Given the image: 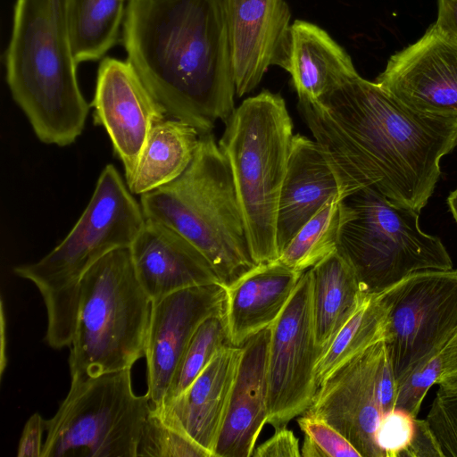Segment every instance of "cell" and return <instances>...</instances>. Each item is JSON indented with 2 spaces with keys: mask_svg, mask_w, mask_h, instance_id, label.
Segmentation results:
<instances>
[{
  "mask_svg": "<svg viewBox=\"0 0 457 457\" xmlns=\"http://www.w3.org/2000/svg\"><path fill=\"white\" fill-rule=\"evenodd\" d=\"M298 110L324 152L342 199L373 187L393 204L420 212L457 145V120L416 112L359 73Z\"/></svg>",
  "mask_w": 457,
  "mask_h": 457,
  "instance_id": "cell-1",
  "label": "cell"
},
{
  "mask_svg": "<svg viewBox=\"0 0 457 457\" xmlns=\"http://www.w3.org/2000/svg\"><path fill=\"white\" fill-rule=\"evenodd\" d=\"M127 62L167 115L212 132L235 111L236 85L220 0H128Z\"/></svg>",
  "mask_w": 457,
  "mask_h": 457,
  "instance_id": "cell-2",
  "label": "cell"
},
{
  "mask_svg": "<svg viewBox=\"0 0 457 457\" xmlns=\"http://www.w3.org/2000/svg\"><path fill=\"white\" fill-rule=\"evenodd\" d=\"M4 59L12 96L37 138L74 143L89 105L79 86L67 0H16Z\"/></svg>",
  "mask_w": 457,
  "mask_h": 457,
  "instance_id": "cell-3",
  "label": "cell"
},
{
  "mask_svg": "<svg viewBox=\"0 0 457 457\" xmlns=\"http://www.w3.org/2000/svg\"><path fill=\"white\" fill-rule=\"evenodd\" d=\"M140 205L145 219L191 242L224 287L257 265L228 161L212 132L201 135L187 170L175 180L141 195Z\"/></svg>",
  "mask_w": 457,
  "mask_h": 457,
  "instance_id": "cell-4",
  "label": "cell"
},
{
  "mask_svg": "<svg viewBox=\"0 0 457 457\" xmlns=\"http://www.w3.org/2000/svg\"><path fill=\"white\" fill-rule=\"evenodd\" d=\"M145 221L141 205L116 168L108 164L65 238L39 261L13 269L17 276L31 281L43 298L47 316L46 341L51 347L71 345L84 274L110 252L129 247Z\"/></svg>",
  "mask_w": 457,
  "mask_h": 457,
  "instance_id": "cell-5",
  "label": "cell"
},
{
  "mask_svg": "<svg viewBox=\"0 0 457 457\" xmlns=\"http://www.w3.org/2000/svg\"><path fill=\"white\" fill-rule=\"evenodd\" d=\"M219 146L228 161L256 264L278 257L279 195L294 133L284 98L263 90L248 97L225 122Z\"/></svg>",
  "mask_w": 457,
  "mask_h": 457,
  "instance_id": "cell-6",
  "label": "cell"
},
{
  "mask_svg": "<svg viewBox=\"0 0 457 457\" xmlns=\"http://www.w3.org/2000/svg\"><path fill=\"white\" fill-rule=\"evenodd\" d=\"M152 300L136 274L129 247L115 249L84 274L71 343V377L131 369L145 356Z\"/></svg>",
  "mask_w": 457,
  "mask_h": 457,
  "instance_id": "cell-7",
  "label": "cell"
},
{
  "mask_svg": "<svg viewBox=\"0 0 457 457\" xmlns=\"http://www.w3.org/2000/svg\"><path fill=\"white\" fill-rule=\"evenodd\" d=\"M342 205L337 251L365 294L379 293L417 271L453 268L441 239L420 229L419 212L369 187L342 199Z\"/></svg>",
  "mask_w": 457,
  "mask_h": 457,
  "instance_id": "cell-8",
  "label": "cell"
},
{
  "mask_svg": "<svg viewBox=\"0 0 457 457\" xmlns=\"http://www.w3.org/2000/svg\"><path fill=\"white\" fill-rule=\"evenodd\" d=\"M130 370L71 377L66 397L45 420L42 457H137L152 405L133 392Z\"/></svg>",
  "mask_w": 457,
  "mask_h": 457,
  "instance_id": "cell-9",
  "label": "cell"
},
{
  "mask_svg": "<svg viewBox=\"0 0 457 457\" xmlns=\"http://www.w3.org/2000/svg\"><path fill=\"white\" fill-rule=\"evenodd\" d=\"M396 383L438 353L457 328V270H426L379 292Z\"/></svg>",
  "mask_w": 457,
  "mask_h": 457,
  "instance_id": "cell-10",
  "label": "cell"
},
{
  "mask_svg": "<svg viewBox=\"0 0 457 457\" xmlns=\"http://www.w3.org/2000/svg\"><path fill=\"white\" fill-rule=\"evenodd\" d=\"M397 383L384 339L332 372L316 392L305 414L338 430L361 457H382L376 433L395 409Z\"/></svg>",
  "mask_w": 457,
  "mask_h": 457,
  "instance_id": "cell-11",
  "label": "cell"
},
{
  "mask_svg": "<svg viewBox=\"0 0 457 457\" xmlns=\"http://www.w3.org/2000/svg\"><path fill=\"white\" fill-rule=\"evenodd\" d=\"M270 328L267 423L277 429L304 414L319 388L315 366L320 353L314 332L310 269Z\"/></svg>",
  "mask_w": 457,
  "mask_h": 457,
  "instance_id": "cell-12",
  "label": "cell"
},
{
  "mask_svg": "<svg viewBox=\"0 0 457 457\" xmlns=\"http://www.w3.org/2000/svg\"><path fill=\"white\" fill-rule=\"evenodd\" d=\"M375 82L416 112L457 120V40L431 25L388 59Z\"/></svg>",
  "mask_w": 457,
  "mask_h": 457,
  "instance_id": "cell-13",
  "label": "cell"
},
{
  "mask_svg": "<svg viewBox=\"0 0 457 457\" xmlns=\"http://www.w3.org/2000/svg\"><path fill=\"white\" fill-rule=\"evenodd\" d=\"M91 105L94 122L107 132L128 184L150 130L169 116L134 68L127 61L111 57L100 62Z\"/></svg>",
  "mask_w": 457,
  "mask_h": 457,
  "instance_id": "cell-14",
  "label": "cell"
},
{
  "mask_svg": "<svg viewBox=\"0 0 457 457\" xmlns=\"http://www.w3.org/2000/svg\"><path fill=\"white\" fill-rule=\"evenodd\" d=\"M225 287L220 283L191 287L152 302L145 353L147 392L159 408L175 370L199 325L225 312Z\"/></svg>",
  "mask_w": 457,
  "mask_h": 457,
  "instance_id": "cell-15",
  "label": "cell"
},
{
  "mask_svg": "<svg viewBox=\"0 0 457 457\" xmlns=\"http://www.w3.org/2000/svg\"><path fill=\"white\" fill-rule=\"evenodd\" d=\"M230 47L236 95L243 96L268 69H287L291 14L286 0H220Z\"/></svg>",
  "mask_w": 457,
  "mask_h": 457,
  "instance_id": "cell-16",
  "label": "cell"
},
{
  "mask_svg": "<svg viewBox=\"0 0 457 457\" xmlns=\"http://www.w3.org/2000/svg\"><path fill=\"white\" fill-rule=\"evenodd\" d=\"M243 345L220 348L210 363L179 395L153 409L163 423L215 457Z\"/></svg>",
  "mask_w": 457,
  "mask_h": 457,
  "instance_id": "cell-17",
  "label": "cell"
},
{
  "mask_svg": "<svg viewBox=\"0 0 457 457\" xmlns=\"http://www.w3.org/2000/svg\"><path fill=\"white\" fill-rule=\"evenodd\" d=\"M129 249L138 281L152 302L184 288L220 283L207 258L159 221L145 219Z\"/></svg>",
  "mask_w": 457,
  "mask_h": 457,
  "instance_id": "cell-18",
  "label": "cell"
},
{
  "mask_svg": "<svg viewBox=\"0 0 457 457\" xmlns=\"http://www.w3.org/2000/svg\"><path fill=\"white\" fill-rule=\"evenodd\" d=\"M270 328L249 338L233 386L215 457H250L269 418L268 358Z\"/></svg>",
  "mask_w": 457,
  "mask_h": 457,
  "instance_id": "cell-19",
  "label": "cell"
},
{
  "mask_svg": "<svg viewBox=\"0 0 457 457\" xmlns=\"http://www.w3.org/2000/svg\"><path fill=\"white\" fill-rule=\"evenodd\" d=\"M336 196L341 198L340 186L320 145L305 136L294 135L278 206V255L296 232Z\"/></svg>",
  "mask_w": 457,
  "mask_h": 457,
  "instance_id": "cell-20",
  "label": "cell"
},
{
  "mask_svg": "<svg viewBox=\"0 0 457 457\" xmlns=\"http://www.w3.org/2000/svg\"><path fill=\"white\" fill-rule=\"evenodd\" d=\"M303 272L278 261L260 263L225 287L229 343L242 346L270 328L292 295Z\"/></svg>",
  "mask_w": 457,
  "mask_h": 457,
  "instance_id": "cell-21",
  "label": "cell"
},
{
  "mask_svg": "<svg viewBox=\"0 0 457 457\" xmlns=\"http://www.w3.org/2000/svg\"><path fill=\"white\" fill-rule=\"evenodd\" d=\"M299 100L315 102L357 72L348 53L320 26L302 20L291 25L288 61Z\"/></svg>",
  "mask_w": 457,
  "mask_h": 457,
  "instance_id": "cell-22",
  "label": "cell"
},
{
  "mask_svg": "<svg viewBox=\"0 0 457 457\" xmlns=\"http://www.w3.org/2000/svg\"><path fill=\"white\" fill-rule=\"evenodd\" d=\"M310 270L314 332L321 355L367 294L351 265L337 251Z\"/></svg>",
  "mask_w": 457,
  "mask_h": 457,
  "instance_id": "cell-23",
  "label": "cell"
},
{
  "mask_svg": "<svg viewBox=\"0 0 457 457\" xmlns=\"http://www.w3.org/2000/svg\"><path fill=\"white\" fill-rule=\"evenodd\" d=\"M201 133L193 125L170 117L154 125L132 179V194L143 195L179 178L193 160Z\"/></svg>",
  "mask_w": 457,
  "mask_h": 457,
  "instance_id": "cell-24",
  "label": "cell"
},
{
  "mask_svg": "<svg viewBox=\"0 0 457 457\" xmlns=\"http://www.w3.org/2000/svg\"><path fill=\"white\" fill-rule=\"evenodd\" d=\"M125 0H67L71 40L79 63L96 61L118 42Z\"/></svg>",
  "mask_w": 457,
  "mask_h": 457,
  "instance_id": "cell-25",
  "label": "cell"
},
{
  "mask_svg": "<svg viewBox=\"0 0 457 457\" xmlns=\"http://www.w3.org/2000/svg\"><path fill=\"white\" fill-rule=\"evenodd\" d=\"M386 307L379 293L367 294L315 366L318 386L337 368L384 339Z\"/></svg>",
  "mask_w": 457,
  "mask_h": 457,
  "instance_id": "cell-26",
  "label": "cell"
},
{
  "mask_svg": "<svg viewBox=\"0 0 457 457\" xmlns=\"http://www.w3.org/2000/svg\"><path fill=\"white\" fill-rule=\"evenodd\" d=\"M343 218L342 199L330 198L292 237L276 259L304 272L337 251Z\"/></svg>",
  "mask_w": 457,
  "mask_h": 457,
  "instance_id": "cell-27",
  "label": "cell"
},
{
  "mask_svg": "<svg viewBox=\"0 0 457 457\" xmlns=\"http://www.w3.org/2000/svg\"><path fill=\"white\" fill-rule=\"evenodd\" d=\"M228 345L230 343L225 312L204 320L189 341L162 403L183 393L210 363L216 353Z\"/></svg>",
  "mask_w": 457,
  "mask_h": 457,
  "instance_id": "cell-28",
  "label": "cell"
},
{
  "mask_svg": "<svg viewBox=\"0 0 457 457\" xmlns=\"http://www.w3.org/2000/svg\"><path fill=\"white\" fill-rule=\"evenodd\" d=\"M138 456L211 457L189 438L163 423L152 410L142 431Z\"/></svg>",
  "mask_w": 457,
  "mask_h": 457,
  "instance_id": "cell-29",
  "label": "cell"
},
{
  "mask_svg": "<svg viewBox=\"0 0 457 457\" xmlns=\"http://www.w3.org/2000/svg\"><path fill=\"white\" fill-rule=\"evenodd\" d=\"M304 433L303 457H361L355 447L334 427L320 419L303 414L297 420Z\"/></svg>",
  "mask_w": 457,
  "mask_h": 457,
  "instance_id": "cell-30",
  "label": "cell"
},
{
  "mask_svg": "<svg viewBox=\"0 0 457 457\" xmlns=\"http://www.w3.org/2000/svg\"><path fill=\"white\" fill-rule=\"evenodd\" d=\"M426 421L441 457H457V394L437 391Z\"/></svg>",
  "mask_w": 457,
  "mask_h": 457,
  "instance_id": "cell-31",
  "label": "cell"
},
{
  "mask_svg": "<svg viewBox=\"0 0 457 457\" xmlns=\"http://www.w3.org/2000/svg\"><path fill=\"white\" fill-rule=\"evenodd\" d=\"M440 371L439 351L398 383L395 409L403 410L417 418L423 399L428 389L436 384Z\"/></svg>",
  "mask_w": 457,
  "mask_h": 457,
  "instance_id": "cell-32",
  "label": "cell"
},
{
  "mask_svg": "<svg viewBox=\"0 0 457 457\" xmlns=\"http://www.w3.org/2000/svg\"><path fill=\"white\" fill-rule=\"evenodd\" d=\"M416 420L417 418L399 409L383 416L376 433L382 457H407L416 432Z\"/></svg>",
  "mask_w": 457,
  "mask_h": 457,
  "instance_id": "cell-33",
  "label": "cell"
},
{
  "mask_svg": "<svg viewBox=\"0 0 457 457\" xmlns=\"http://www.w3.org/2000/svg\"><path fill=\"white\" fill-rule=\"evenodd\" d=\"M253 457H300L299 440L287 426L276 429L274 435L255 447Z\"/></svg>",
  "mask_w": 457,
  "mask_h": 457,
  "instance_id": "cell-34",
  "label": "cell"
},
{
  "mask_svg": "<svg viewBox=\"0 0 457 457\" xmlns=\"http://www.w3.org/2000/svg\"><path fill=\"white\" fill-rule=\"evenodd\" d=\"M441 371L436 384L439 392L457 394V328L440 350Z\"/></svg>",
  "mask_w": 457,
  "mask_h": 457,
  "instance_id": "cell-35",
  "label": "cell"
},
{
  "mask_svg": "<svg viewBox=\"0 0 457 457\" xmlns=\"http://www.w3.org/2000/svg\"><path fill=\"white\" fill-rule=\"evenodd\" d=\"M46 431L45 420L38 412L32 414L27 420L18 445L17 456L42 457V436Z\"/></svg>",
  "mask_w": 457,
  "mask_h": 457,
  "instance_id": "cell-36",
  "label": "cell"
},
{
  "mask_svg": "<svg viewBox=\"0 0 457 457\" xmlns=\"http://www.w3.org/2000/svg\"><path fill=\"white\" fill-rule=\"evenodd\" d=\"M437 18L434 25L457 40V0H438Z\"/></svg>",
  "mask_w": 457,
  "mask_h": 457,
  "instance_id": "cell-37",
  "label": "cell"
},
{
  "mask_svg": "<svg viewBox=\"0 0 457 457\" xmlns=\"http://www.w3.org/2000/svg\"><path fill=\"white\" fill-rule=\"evenodd\" d=\"M447 204L457 224V187L449 194L447 197Z\"/></svg>",
  "mask_w": 457,
  "mask_h": 457,
  "instance_id": "cell-38",
  "label": "cell"
}]
</instances>
